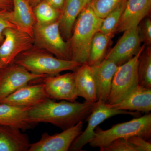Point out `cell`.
<instances>
[{
    "instance_id": "5b68a950",
    "label": "cell",
    "mask_w": 151,
    "mask_h": 151,
    "mask_svg": "<svg viewBox=\"0 0 151 151\" xmlns=\"http://www.w3.org/2000/svg\"><path fill=\"white\" fill-rule=\"evenodd\" d=\"M146 45L129 60L119 65L112 81L111 92L106 103L113 105L121 102L139 85L138 65L139 58Z\"/></svg>"
},
{
    "instance_id": "44dd1931",
    "label": "cell",
    "mask_w": 151,
    "mask_h": 151,
    "mask_svg": "<svg viewBox=\"0 0 151 151\" xmlns=\"http://www.w3.org/2000/svg\"><path fill=\"white\" fill-rule=\"evenodd\" d=\"M81 11L80 0H65L58 21L61 35L67 41L71 37L76 21Z\"/></svg>"
},
{
    "instance_id": "83f0119b",
    "label": "cell",
    "mask_w": 151,
    "mask_h": 151,
    "mask_svg": "<svg viewBox=\"0 0 151 151\" xmlns=\"http://www.w3.org/2000/svg\"><path fill=\"white\" fill-rule=\"evenodd\" d=\"M139 34L141 42H143L146 46H150L151 44V20L147 18L142 22L140 25H138Z\"/></svg>"
},
{
    "instance_id": "d6a6232c",
    "label": "cell",
    "mask_w": 151,
    "mask_h": 151,
    "mask_svg": "<svg viewBox=\"0 0 151 151\" xmlns=\"http://www.w3.org/2000/svg\"><path fill=\"white\" fill-rule=\"evenodd\" d=\"M26 1L33 8L36 6L38 4H39L40 3L43 1V0H26Z\"/></svg>"
},
{
    "instance_id": "484cf974",
    "label": "cell",
    "mask_w": 151,
    "mask_h": 151,
    "mask_svg": "<svg viewBox=\"0 0 151 151\" xmlns=\"http://www.w3.org/2000/svg\"><path fill=\"white\" fill-rule=\"evenodd\" d=\"M127 1L121 4L103 19L99 31L107 34L115 35Z\"/></svg>"
},
{
    "instance_id": "52a82bcc",
    "label": "cell",
    "mask_w": 151,
    "mask_h": 151,
    "mask_svg": "<svg viewBox=\"0 0 151 151\" xmlns=\"http://www.w3.org/2000/svg\"><path fill=\"white\" fill-rule=\"evenodd\" d=\"M47 76L31 73L14 63L3 67L0 69V102L30 82Z\"/></svg>"
},
{
    "instance_id": "7402d4cb",
    "label": "cell",
    "mask_w": 151,
    "mask_h": 151,
    "mask_svg": "<svg viewBox=\"0 0 151 151\" xmlns=\"http://www.w3.org/2000/svg\"><path fill=\"white\" fill-rule=\"evenodd\" d=\"M114 35L97 32L91 42L89 58L87 63L93 66L99 64L105 59L109 42Z\"/></svg>"
},
{
    "instance_id": "2e32d148",
    "label": "cell",
    "mask_w": 151,
    "mask_h": 151,
    "mask_svg": "<svg viewBox=\"0 0 151 151\" xmlns=\"http://www.w3.org/2000/svg\"><path fill=\"white\" fill-rule=\"evenodd\" d=\"M107 105L118 110L149 113L151 111V88L139 85L121 102Z\"/></svg>"
},
{
    "instance_id": "f546056e",
    "label": "cell",
    "mask_w": 151,
    "mask_h": 151,
    "mask_svg": "<svg viewBox=\"0 0 151 151\" xmlns=\"http://www.w3.org/2000/svg\"><path fill=\"white\" fill-rule=\"evenodd\" d=\"M136 151H151V143L138 136H132L127 138Z\"/></svg>"
},
{
    "instance_id": "7c38bea8",
    "label": "cell",
    "mask_w": 151,
    "mask_h": 151,
    "mask_svg": "<svg viewBox=\"0 0 151 151\" xmlns=\"http://www.w3.org/2000/svg\"><path fill=\"white\" fill-rule=\"evenodd\" d=\"M141 43L138 26L127 29L105 59L112 60L118 65H122L137 53Z\"/></svg>"
},
{
    "instance_id": "1f68e13d",
    "label": "cell",
    "mask_w": 151,
    "mask_h": 151,
    "mask_svg": "<svg viewBox=\"0 0 151 151\" xmlns=\"http://www.w3.org/2000/svg\"><path fill=\"white\" fill-rule=\"evenodd\" d=\"M55 9L61 11L64 5L65 0H45Z\"/></svg>"
},
{
    "instance_id": "e0dca14e",
    "label": "cell",
    "mask_w": 151,
    "mask_h": 151,
    "mask_svg": "<svg viewBox=\"0 0 151 151\" xmlns=\"http://www.w3.org/2000/svg\"><path fill=\"white\" fill-rule=\"evenodd\" d=\"M76 90L78 97L89 103L97 102V84L92 66L87 63L81 64L76 70Z\"/></svg>"
},
{
    "instance_id": "603a6c76",
    "label": "cell",
    "mask_w": 151,
    "mask_h": 151,
    "mask_svg": "<svg viewBox=\"0 0 151 151\" xmlns=\"http://www.w3.org/2000/svg\"><path fill=\"white\" fill-rule=\"evenodd\" d=\"M138 84L151 88V49L145 47L139 58L138 65Z\"/></svg>"
},
{
    "instance_id": "30bf717a",
    "label": "cell",
    "mask_w": 151,
    "mask_h": 151,
    "mask_svg": "<svg viewBox=\"0 0 151 151\" xmlns=\"http://www.w3.org/2000/svg\"><path fill=\"white\" fill-rule=\"evenodd\" d=\"M83 122L60 133L50 135L47 133L42 135L39 141L31 144L28 151H67L70 146L82 132Z\"/></svg>"
},
{
    "instance_id": "8fae6325",
    "label": "cell",
    "mask_w": 151,
    "mask_h": 151,
    "mask_svg": "<svg viewBox=\"0 0 151 151\" xmlns=\"http://www.w3.org/2000/svg\"><path fill=\"white\" fill-rule=\"evenodd\" d=\"M42 80L50 99L74 102L78 98L75 71L63 75L47 76Z\"/></svg>"
},
{
    "instance_id": "4fadbf2b",
    "label": "cell",
    "mask_w": 151,
    "mask_h": 151,
    "mask_svg": "<svg viewBox=\"0 0 151 151\" xmlns=\"http://www.w3.org/2000/svg\"><path fill=\"white\" fill-rule=\"evenodd\" d=\"M50 99L43 82L27 84L2 100L0 103L20 107H32Z\"/></svg>"
},
{
    "instance_id": "277c9868",
    "label": "cell",
    "mask_w": 151,
    "mask_h": 151,
    "mask_svg": "<svg viewBox=\"0 0 151 151\" xmlns=\"http://www.w3.org/2000/svg\"><path fill=\"white\" fill-rule=\"evenodd\" d=\"M138 136L149 141L151 136V114L133 119L129 122L114 125L108 130L97 127L94 137L89 144L92 147H102L108 145L114 140Z\"/></svg>"
},
{
    "instance_id": "f1b7e54d",
    "label": "cell",
    "mask_w": 151,
    "mask_h": 151,
    "mask_svg": "<svg viewBox=\"0 0 151 151\" xmlns=\"http://www.w3.org/2000/svg\"><path fill=\"white\" fill-rule=\"evenodd\" d=\"M7 10H0V45L4 41L3 32L8 28H18L16 26L11 22L10 20L11 11Z\"/></svg>"
},
{
    "instance_id": "cb8c5ba5",
    "label": "cell",
    "mask_w": 151,
    "mask_h": 151,
    "mask_svg": "<svg viewBox=\"0 0 151 151\" xmlns=\"http://www.w3.org/2000/svg\"><path fill=\"white\" fill-rule=\"evenodd\" d=\"M33 9L37 22L40 23L48 24L56 22L60 13V11L52 6L45 0Z\"/></svg>"
},
{
    "instance_id": "4dcf8cb0",
    "label": "cell",
    "mask_w": 151,
    "mask_h": 151,
    "mask_svg": "<svg viewBox=\"0 0 151 151\" xmlns=\"http://www.w3.org/2000/svg\"><path fill=\"white\" fill-rule=\"evenodd\" d=\"M13 8V0H0V10H12Z\"/></svg>"
},
{
    "instance_id": "e575fe53",
    "label": "cell",
    "mask_w": 151,
    "mask_h": 151,
    "mask_svg": "<svg viewBox=\"0 0 151 151\" xmlns=\"http://www.w3.org/2000/svg\"><path fill=\"white\" fill-rule=\"evenodd\" d=\"M3 67V65H2L1 63L0 62V69H1V68H2Z\"/></svg>"
},
{
    "instance_id": "9c48e42d",
    "label": "cell",
    "mask_w": 151,
    "mask_h": 151,
    "mask_svg": "<svg viewBox=\"0 0 151 151\" xmlns=\"http://www.w3.org/2000/svg\"><path fill=\"white\" fill-rule=\"evenodd\" d=\"M121 114L137 116L139 114L132 111L118 110L110 108L106 103L97 101L96 107L86 119L88 125L86 129L73 141L69 150H81L82 148L94 137V131L100 124L112 116Z\"/></svg>"
},
{
    "instance_id": "9a60e30c",
    "label": "cell",
    "mask_w": 151,
    "mask_h": 151,
    "mask_svg": "<svg viewBox=\"0 0 151 151\" xmlns=\"http://www.w3.org/2000/svg\"><path fill=\"white\" fill-rule=\"evenodd\" d=\"M118 66L113 61L106 59L97 65L92 66L97 84V101L107 102L113 76Z\"/></svg>"
},
{
    "instance_id": "8992f818",
    "label": "cell",
    "mask_w": 151,
    "mask_h": 151,
    "mask_svg": "<svg viewBox=\"0 0 151 151\" xmlns=\"http://www.w3.org/2000/svg\"><path fill=\"white\" fill-rule=\"evenodd\" d=\"M34 45L60 59L71 60L68 42L63 38L58 21L48 24L36 22L33 28Z\"/></svg>"
},
{
    "instance_id": "836d02e7",
    "label": "cell",
    "mask_w": 151,
    "mask_h": 151,
    "mask_svg": "<svg viewBox=\"0 0 151 151\" xmlns=\"http://www.w3.org/2000/svg\"><path fill=\"white\" fill-rule=\"evenodd\" d=\"M91 0H80L81 2V10L82 9L84 8L86 5L89 4Z\"/></svg>"
},
{
    "instance_id": "d6986e66",
    "label": "cell",
    "mask_w": 151,
    "mask_h": 151,
    "mask_svg": "<svg viewBox=\"0 0 151 151\" xmlns=\"http://www.w3.org/2000/svg\"><path fill=\"white\" fill-rule=\"evenodd\" d=\"M13 3L11 22L33 37V28L37 22L33 9L26 0H13Z\"/></svg>"
},
{
    "instance_id": "3957f363",
    "label": "cell",
    "mask_w": 151,
    "mask_h": 151,
    "mask_svg": "<svg viewBox=\"0 0 151 151\" xmlns=\"http://www.w3.org/2000/svg\"><path fill=\"white\" fill-rule=\"evenodd\" d=\"M32 47L18 55L13 63L31 73L47 76L58 75L65 70L73 72L81 65L72 60L58 58L42 49Z\"/></svg>"
},
{
    "instance_id": "5bb4252c",
    "label": "cell",
    "mask_w": 151,
    "mask_h": 151,
    "mask_svg": "<svg viewBox=\"0 0 151 151\" xmlns=\"http://www.w3.org/2000/svg\"><path fill=\"white\" fill-rule=\"evenodd\" d=\"M151 8V0H127L116 32L137 27L148 14Z\"/></svg>"
},
{
    "instance_id": "7a4b0ae2",
    "label": "cell",
    "mask_w": 151,
    "mask_h": 151,
    "mask_svg": "<svg viewBox=\"0 0 151 151\" xmlns=\"http://www.w3.org/2000/svg\"><path fill=\"white\" fill-rule=\"evenodd\" d=\"M103 20L96 15L89 4L82 9L68 41L71 60L81 64L87 62L92 38L100 30Z\"/></svg>"
},
{
    "instance_id": "4316f807",
    "label": "cell",
    "mask_w": 151,
    "mask_h": 151,
    "mask_svg": "<svg viewBox=\"0 0 151 151\" xmlns=\"http://www.w3.org/2000/svg\"><path fill=\"white\" fill-rule=\"evenodd\" d=\"M99 148L101 151H136L127 138L116 139L108 145Z\"/></svg>"
},
{
    "instance_id": "d4e9b609",
    "label": "cell",
    "mask_w": 151,
    "mask_h": 151,
    "mask_svg": "<svg viewBox=\"0 0 151 151\" xmlns=\"http://www.w3.org/2000/svg\"><path fill=\"white\" fill-rule=\"evenodd\" d=\"M127 0H91L88 4L94 13L104 19L112 11Z\"/></svg>"
},
{
    "instance_id": "ffe728a7",
    "label": "cell",
    "mask_w": 151,
    "mask_h": 151,
    "mask_svg": "<svg viewBox=\"0 0 151 151\" xmlns=\"http://www.w3.org/2000/svg\"><path fill=\"white\" fill-rule=\"evenodd\" d=\"M15 127L0 126V151H28V136Z\"/></svg>"
},
{
    "instance_id": "6da1fadb",
    "label": "cell",
    "mask_w": 151,
    "mask_h": 151,
    "mask_svg": "<svg viewBox=\"0 0 151 151\" xmlns=\"http://www.w3.org/2000/svg\"><path fill=\"white\" fill-rule=\"evenodd\" d=\"M97 104L63 101L57 102L48 99L28 111L30 122L34 124L50 123L66 129L87 119Z\"/></svg>"
},
{
    "instance_id": "ba28073f",
    "label": "cell",
    "mask_w": 151,
    "mask_h": 151,
    "mask_svg": "<svg viewBox=\"0 0 151 151\" xmlns=\"http://www.w3.org/2000/svg\"><path fill=\"white\" fill-rule=\"evenodd\" d=\"M3 35L4 41L0 45V62L3 67L13 63L18 55L34 45L32 37L18 29L8 28Z\"/></svg>"
},
{
    "instance_id": "ac0fdd59",
    "label": "cell",
    "mask_w": 151,
    "mask_h": 151,
    "mask_svg": "<svg viewBox=\"0 0 151 151\" xmlns=\"http://www.w3.org/2000/svg\"><path fill=\"white\" fill-rule=\"evenodd\" d=\"M29 108L0 103V126L15 127L23 131L31 129L36 124L29 119Z\"/></svg>"
}]
</instances>
